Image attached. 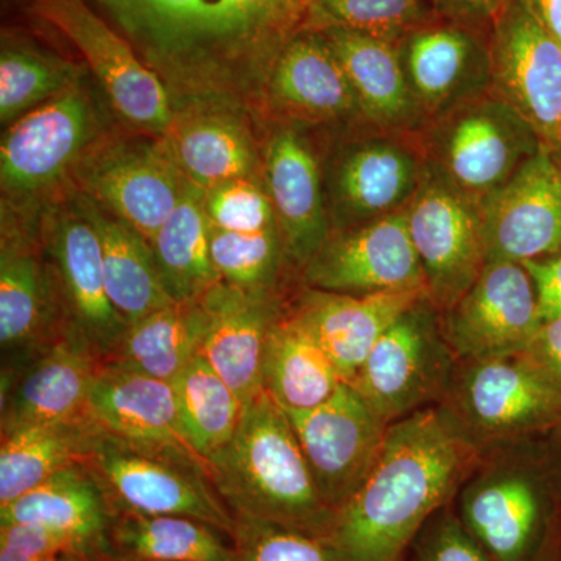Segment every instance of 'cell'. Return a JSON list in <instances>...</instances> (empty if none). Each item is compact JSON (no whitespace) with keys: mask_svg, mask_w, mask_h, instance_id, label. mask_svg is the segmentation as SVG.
<instances>
[{"mask_svg":"<svg viewBox=\"0 0 561 561\" xmlns=\"http://www.w3.org/2000/svg\"><path fill=\"white\" fill-rule=\"evenodd\" d=\"M175 110L264 99L280 49L302 32L311 0H98Z\"/></svg>","mask_w":561,"mask_h":561,"instance_id":"6da1fadb","label":"cell"},{"mask_svg":"<svg viewBox=\"0 0 561 561\" xmlns=\"http://www.w3.org/2000/svg\"><path fill=\"white\" fill-rule=\"evenodd\" d=\"M481 454L442 405L391 423L370 474L332 524L330 541L342 561H398Z\"/></svg>","mask_w":561,"mask_h":561,"instance_id":"7a4b0ae2","label":"cell"},{"mask_svg":"<svg viewBox=\"0 0 561 561\" xmlns=\"http://www.w3.org/2000/svg\"><path fill=\"white\" fill-rule=\"evenodd\" d=\"M208 471L234 518L330 540L335 512L321 497L289 415L267 391L245 405L236 434L209 461Z\"/></svg>","mask_w":561,"mask_h":561,"instance_id":"3957f363","label":"cell"},{"mask_svg":"<svg viewBox=\"0 0 561 561\" xmlns=\"http://www.w3.org/2000/svg\"><path fill=\"white\" fill-rule=\"evenodd\" d=\"M415 133L427 171L478 203L545 147L493 88L427 121Z\"/></svg>","mask_w":561,"mask_h":561,"instance_id":"277c9868","label":"cell"},{"mask_svg":"<svg viewBox=\"0 0 561 561\" xmlns=\"http://www.w3.org/2000/svg\"><path fill=\"white\" fill-rule=\"evenodd\" d=\"M442 408L482 453L561 426V386L523 353L460 362Z\"/></svg>","mask_w":561,"mask_h":561,"instance_id":"5b68a950","label":"cell"},{"mask_svg":"<svg viewBox=\"0 0 561 561\" xmlns=\"http://www.w3.org/2000/svg\"><path fill=\"white\" fill-rule=\"evenodd\" d=\"M459 364L440 309L423 297L387 328L350 386L391 424L440 405Z\"/></svg>","mask_w":561,"mask_h":561,"instance_id":"8992f818","label":"cell"},{"mask_svg":"<svg viewBox=\"0 0 561 561\" xmlns=\"http://www.w3.org/2000/svg\"><path fill=\"white\" fill-rule=\"evenodd\" d=\"M83 465L102 486L113 515L184 516L231 537L236 518L202 465L144 451L103 430Z\"/></svg>","mask_w":561,"mask_h":561,"instance_id":"52a82bcc","label":"cell"},{"mask_svg":"<svg viewBox=\"0 0 561 561\" xmlns=\"http://www.w3.org/2000/svg\"><path fill=\"white\" fill-rule=\"evenodd\" d=\"M33 11L72 41L122 119L157 136L168 130L175 105L164 81L84 0H33Z\"/></svg>","mask_w":561,"mask_h":561,"instance_id":"ba28073f","label":"cell"},{"mask_svg":"<svg viewBox=\"0 0 561 561\" xmlns=\"http://www.w3.org/2000/svg\"><path fill=\"white\" fill-rule=\"evenodd\" d=\"M404 213L427 294L446 312L486 265L481 205L427 171Z\"/></svg>","mask_w":561,"mask_h":561,"instance_id":"9c48e42d","label":"cell"},{"mask_svg":"<svg viewBox=\"0 0 561 561\" xmlns=\"http://www.w3.org/2000/svg\"><path fill=\"white\" fill-rule=\"evenodd\" d=\"M286 412L321 497L337 515L370 474L390 424L346 382L317 408Z\"/></svg>","mask_w":561,"mask_h":561,"instance_id":"30bf717a","label":"cell"},{"mask_svg":"<svg viewBox=\"0 0 561 561\" xmlns=\"http://www.w3.org/2000/svg\"><path fill=\"white\" fill-rule=\"evenodd\" d=\"M412 131L378 133L346 144L328 180L331 227L350 230L408 208L427 173Z\"/></svg>","mask_w":561,"mask_h":561,"instance_id":"8fae6325","label":"cell"},{"mask_svg":"<svg viewBox=\"0 0 561 561\" xmlns=\"http://www.w3.org/2000/svg\"><path fill=\"white\" fill-rule=\"evenodd\" d=\"M491 88L561 161V43L513 0L490 39Z\"/></svg>","mask_w":561,"mask_h":561,"instance_id":"7c38bea8","label":"cell"},{"mask_svg":"<svg viewBox=\"0 0 561 561\" xmlns=\"http://www.w3.org/2000/svg\"><path fill=\"white\" fill-rule=\"evenodd\" d=\"M301 271L308 289L332 294L367 297L427 291L404 210L350 230L331 232Z\"/></svg>","mask_w":561,"mask_h":561,"instance_id":"4fadbf2b","label":"cell"},{"mask_svg":"<svg viewBox=\"0 0 561 561\" xmlns=\"http://www.w3.org/2000/svg\"><path fill=\"white\" fill-rule=\"evenodd\" d=\"M76 172L81 195L130 225L149 242L190 186L160 140L102 147L80 160Z\"/></svg>","mask_w":561,"mask_h":561,"instance_id":"5bb4252c","label":"cell"},{"mask_svg":"<svg viewBox=\"0 0 561 561\" xmlns=\"http://www.w3.org/2000/svg\"><path fill=\"white\" fill-rule=\"evenodd\" d=\"M540 324L534 283L518 262H486L470 290L443 312L459 362L523 353Z\"/></svg>","mask_w":561,"mask_h":561,"instance_id":"9a60e30c","label":"cell"},{"mask_svg":"<svg viewBox=\"0 0 561 561\" xmlns=\"http://www.w3.org/2000/svg\"><path fill=\"white\" fill-rule=\"evenodd\" d=\"M479 205L486 262L523 264L561 249V161L546 147Z\"/></svg>","mask_w":561,"mask_h":561,"instance_id":"2e32d148","label":"cell"},{"mask_svg":"<svg viewBox=\"0 0 561 561\" xmlns=\"http://www.w3.org/2000/svg\"><path fill=\"white\" fill-rule=\"evenodd\" d=\"M94 131L90 98L73 84L14 121L0 146L2 190L36 194L57 183L81 160Z\"/></svg>","mask_w":561,"mask_h":561,"instance_id":"e0dca14e","label":"cell"},{"mask_svg":"<svg viewBox=\"0 0 561 561\" xmlns=\"http://www.w3.org/2000/svg\"><path fill=\"white\" fill-rule=\"evenodd\" d=\"M46 224V247L57 267L70 327L105 364L119 350L128 324L106 291L98 231L77 206L51 213Z\"/></svg>","mask_w":561,"mask_h":561,"instance_id":"ac0fdd59","label":"cell"},{"mask_svg":"<svg viewBox=\"0 0 561 561\" xmlns=\"http://www.w3.org/2000/svg\"><path fill=\"white\" fill-rule=\"evenodd\" d=\"M103 362L76 331L16 368L2 370V435L87 415Z\"/></svg>","mask_w":561,"mask_h":561,"instance_id":"d6986e66","label":"cell"},{"mask_svg":"<svg viewBox=\"0 0 561 561\" xmlns=\"http://www.w3.org/2000/svg\"><path fill=\"white\" fill-rule=\"evenodd\" d=\"M54 276L21 238L16 228L3 221L0 250V343L3 368H16L60 341L69 331V313H61ZM68 311V309H66Z\"/></svg>","mask_w":561,"mask_h":561,"instance_id":"ffe728a7","label":"cell"},{"mask_svg":"<svg viewBox=\"0 0 561 561\" xmlns=\"http://www.w3.org/2000/svg\"><path fill=\"white\" fill-rule=\"evenodd\" d=\"M402 68L424 124L491 88V51L479 31L423 24L398 41Z\"/></svg>","mask_w":561,"mask_h":561,"instance_id":"44dd1931","label":"cell"},{"mask_svg":"<svg viewBox=\"0 0 561 561\" xmlns=\"http://www.w3.org/2000/svg\"><path fill=\"white\" fill-rule=\"evenodd\" d=\"M461 523L494 561H527L545 519L538 476L501 460L476 472L461 491Z\"/></svg>","mask_w":561,"mask_h":561,"instance_id":"7402d4cb","label":"cell"},{"mask_svg":"<svg viewBox=\"0 0 561 561\" xmlns=\"http://www.w3.org/2000/svg\"><path fill=\"white\" fill-rule=\"evenodd\" d=\"M87 415L101 430L136 448L202 465L208 470L184 440L172 382L103 364L92 382Z\"/></svg>","mask_w":561,"mask_h":561,"instance_id":"603a6c76","label":"cell"},{"mask_svg":"<svg viewBox=\"0 0 561 561\" xmlns=\"http://www.w3.org/2000/svg\"><path fill=\"white\" fill-rule=\"evenodd\" d=\"M208 330L201 356L249 404L262 389V359L283 308L273 290L250 291L217 283L202 297Z\"/></svg>","mask_w":561,"mask_h":561,"instance_id":"cb8c5ba5","label":"cell"},{"mask_svg":"<svg viewBox=\"0 0 561 561\" xmlns=\"http://www.w3.org/2000/svg\"><path fill=\"white\" fill-rule=\"evenodd\" d=\"M265 187L275 208L286 260L305 267L332 227L319 161L295 128H280L265 149Z\"/></svg>","mask_w":561,"mask_h":561,"instance_id":"d4e9b609","label":"cell"},{"mask_svg":"<svg viewBox=\"0 0 561 561\" xmlns=\"http://www.w3.org/2000/svg\"><path fill=\"white\" fill-rule=\"evenodd\" d=\"M427 291L354 295L308 289L291 311L351 383L387 328Z\"/></svg>","mask_w":561,"mask_h":561,"instance_id":"484cf974","label":"cell"},{"mask_svg":"<svg viewBox=\"0 0 561 561\" xmlns=\"http://www.w3.org/2000/svg\"><path fill=\"white\" fill-rule=\"evenodd\" d=\"M234 108L239 106L205 103L175 110L172 124L158 139L181 175L202 190L256 171L253 138Z\"/></svg>","mask_w":561,"mask_h":561,"instance_id":"4316f807","label":"cell"},{"mask_svg":"<svg viewBox=\"0 0 561 561\" xmlns=\"http://www.w3.org/2000/svg\"><path fill=\"white\" fill-rule=\"evenodd\" d=\"M264 99L294 119L362 117L348 77L319 32L297 33L280 49L268 73Z\"/></svg>","mask_w":561,"mask_h":561,"instance_id":"83f0119b","label":"cell"},{"mask_svg":"<svg viewBox=\"0 0 561 561\" xmlns=\"http://www.w3.org/2000/svg\"><path fill=\"white\" fill-rule=\"evenodd\" d=\"M319 33L345 70L362 117L368 124L391 131H416L423 127L398 43L341 28Z\"/></svg>","mask_w":561,"mask_h":561,"instance_id":"f1b7e54d","label":"cell"},{"mask_svg":"<svg viewBox=\"0 0 561 561\" xmlns=\"http://www.w3.org/2000/svg\"><path fill=\"white\" fill-rule=\"evenodd\" d=\"M113 519L102 486L83 463L72 465L0 507V524H35L72 538L83 551L108 556Z\"/></svg>","mask_w":561,"mask_h":561,"instance_id":"f546056e","label":"cell"},{"mask_svg":"<svg viewBox=\"0 0 561 561\" xmlns=\"http://www.w3.org/2000/svg\"><path fill=\"white\" fill-rule=\"evenodd\" d=\"M76 206L98 231L106 291L128 327L176 302L162 284L151 243L140 232L84 195Z\"/></svg>","mask_w":561,"mask_h":561,"instance_id":"4dcf8cb0","label":"cell"},{"mask_svg":"<svg viewBox=\"0 0 561 561\" xmlns=\"http://www.w3.org/2000/svg\"><path fill=\"white\" fill-rule=\"evenodd\" d=\"M101 427L88 415L33 424L2 435L0 507L72 465L83 463Z\"/></svg>","mask_w":561,"mask_h":561,"instance_id":"1f68e13d","label":"cell"},{"mask_svg":"<svg viewBox=\"0 0 561 561\" xmlns=\"http://www.w3.org/2000/svg\"><path fill=\"white\" fill-rule=\"evenodd\" d=\"M342 383L311 332L294 313H283L265 343L262 389L284 411H306L330 400Z\"/></svg>","mask_w":561,"mask_h":561,"instance_id":"d6a6232c","label":"cell"},{"mask_svg":"<svg viewBox=\"0 0 561 561\" xmlns=\"http://www.w3.org/2000/svg\"><path fill=\"white\" fill-rule=\"evenodd\" d=\"M206 330L208 312L202 298L173 302L128 327L119 350L105 364L173 382L201 356Z\"/></svg>","mask_w":561,"mask_h":561,"instance_id":"836d02e7","label":"cell"},{"mask_svg":"<svg viewBox=\"0 0 561 561\" xmlns=\"http://www.w3.org/2000/svg\"><path fill=\"white\" fill-rule=\"evenodd\" d=\"M210 228L205 190L190 183L150 242L162 284L173 301L198 300L220 283L210 256Z\"/></svg>","mask_w":561,"mask_h":561,"instance_id":"e575fe53","label":"cell"},{"mask_svg":"<svg viewBox=\"0 0 561 561\" xmlns=\"http://www.w3.org/2000/svg\"><path fill=\"white\" fill-rule=\"evenodd\" d=\"M108 557L114 561H232L231 537L184 516L113 515Z\"/></svg>","mask_w":561,"mask_h":561,"instance_id":"d590c367","label":"cell"},{"mask_svg":"<svg viewBox=\"0 0 561 561\" xmlns=\"http://www.w3.org/2000/svg\"><path fill=\"white\" fill-rule=\"evenodd\" d=\"M172 383L184 440L208 467L231 442L245 404L202 356L195 357Z\"/></svg>","mask_w":561,"mask_h":561,"instance_id":"8d00e7d4","label":"cell"},{"mask_svg":"<svg viewBox=\"0 0 561 561\" xmlns=\"http://www.w3.org/2000/svg\"><path fill=\"white\" fill-rule=\"evenodd\" d=\"M80 69L24 46L3 44L0 55V121H18L28 111L79 83Z\"/></svg>","mask_w":561,"mask_h":561,"instance_id":"74e56055","label":"cell"},{"mask_svg":"<svg viewBox=\"0 0 561 561\" xmlns=\"http://www.w3.org/2000/svg\"><path fill=\"white\" fill-rule=\"evenodd\" d=\"M424 0H311L302 31L367 33L398 43L424 24Z\"/></svg>","mask_w":561,"mask_h":561,"instance_id":"f35d334b","label":"cell"},{"mask_svg":"<svg viewBox=\"0 0 561 561\" xmlns=\"http://www.w3.org/2000/svg\"><path fill=\"white\" fill-rule=\"evenodd\" d=\"M210 256L220 279L250 291L273 290L286 260L279 228L232 232L210 228Z\"/></svg>","mask_w":561,"mask_h":561,"instance_id":"ab89813d","label":"cell"},{"mask_svg":"<svg viewBox=\"0 0 561 561\" xmlns=\"http://www.w3.org/2000/svg\"><path fill=\"white\" fill-rule=\"evenodd\" d=\"M232 561H342L328 538L257 519L236 518Z\"/></svg>","mask_w":561,"mask_h":561,"instance_id":"60d3db41","label":"cell"},{"mask_svg":"<svg viewBox=\"0 0 561 561\" xmlns=\"http://www.w3.org/2000/svg\"><path fill=\"white\" fill-rule=\"evenodd\" d=\"M205 208L210 225L219 230L261 232L278 227L267 187L254 175L205 191Z\"/></svg>","mask_w":561,"mask_h":561,"instance_id":"b9f144b4","label":"cell"},{"mask_svg":"<svg viewBox=\"0 0 561 561\" xmlns=\"http://www.w3.org/2000/svg\"><path fill=\"white\" fill-rule=\"evenodd\" d=\"M66 552H87L72 538L35 524H0V561H51Z\"/></svg>","mask_w":561,"mask_h":561,"instance_id":"7bdbcfd3","label":"cell"},{"mask_svg":"<svg viewBox=\"0 0 561 561\" xmlns=\"http://www.w3.org/2000/svg\"><path fill=\"white\" fill-rule=\"evenodd\" d=\"M421 561H493L463 523L445 516L427 538Z\"/></svg>","mask_w":561,"mask_h":561,"instance_id":"ee69618b","label":"cell"},{"mask_svg":"<svg viewBox=\"0 0 561 561\" xmlns=\"http://www.w3.org/2000/svg\"><path fill=\"white\" fill-rule=\"evenodd\" d=\"M537 294L541 321L561 317V249L540 260L523 262Z\"/></svg>","mask_w":561,"mask_h":561,"instance_id":"f6af8a7d","label":"cell"},{"mask_svg":"<svg viewBox=\"0 0 561 561\" xmlns=\"http://www.w3.org/2000/svg\"><path fill=\"white\" fill-rule=\"evenodd\" d=\"M432 9L449 22L479 31L497 20L511 7L513 0H430Z\"/></svg>","mask_w":561,"mask_h":561,"instance_id":"bcb514c9","label":"cell"},{"mask_svg":"<svg viewBox=\"0 0 561 561\" xmlns=\"http://www.w3.org/2000/svg\"><path fill=\"white\" fill-rule=\"evenodd\" d=\"M523 354L561 386V317L541 321Z\"/></svg>","mask_w":561,"mask_h":561,"instance_id":"7dc6e473","label":"cell"},{"mask_svg":"<svg viewBox=\"0 0 561 561\" xmlns=\"http://www.w3.org/2000/svg\"><path fill=\"white\" fill-rule=\"evenodd\" d=\"M545 31L561 43V0H516Z\"/></svg>","mask_w":561,"mask_h":561,"instance_id":"c3c4849f","label":"cell"},{"mask_svg":"<svg viewBox=\"0 0 561 561\" xmlns=\"http://www.w3.org/2000/svg\"><path fill=\"white\" fill-rule=\"evenodd\" d=\"M51 561H114L110 559L108 556H103V553H92V552H66L62 556L57 557V559Z\"/></svg>","mask_w":561,"mask_h":561,"instance_id":"681fc988","label":"cell"},{"mask_svg":"<svg viewBox=\"0 0 561 561\" xmlns=\"http://www.w3.org/2000/svg\"><path fill=\"white\" fill-rule=\"evenodd\" d=\"M540 561H553V560L551 559V557L546 556V557H541Z\"/></svg>","mask_w":561,"mask_h":561,"instance_id":"f907efd6","label":"cell"}]
</instances>
